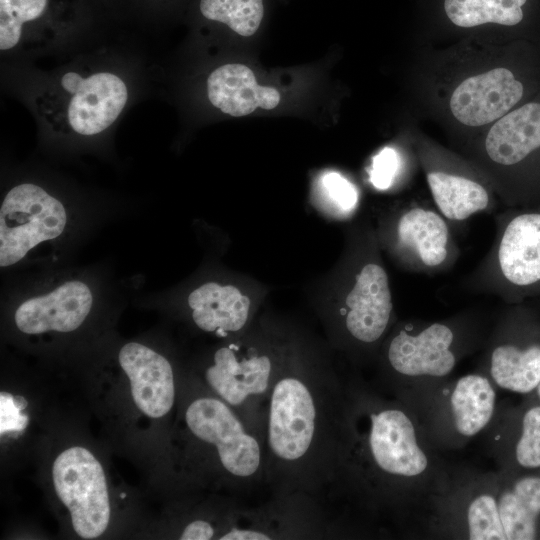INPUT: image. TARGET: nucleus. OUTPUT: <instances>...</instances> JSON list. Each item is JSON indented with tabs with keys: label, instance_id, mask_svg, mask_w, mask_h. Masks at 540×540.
I'll use <instances>...</instances> for the list:
<instances>
[{
	"label": "nucleus",
	"instance_id": "nucleus-31",
	"mask_svg": "<svg viewBox=\"0 0 540 540\" xmlns=\"http://www.w3.org/2000/svg\"><path fill=\"white\" fill-rule=\"evenodd\" d=\"M535 390H536L537 396H538L539 399H540V381H539V383H538V385H537V387H536Z\"/></svg>",
	"mask_w": 540,
	"mask_h": 540
},
{
	"label": "nucleus",
	"instance_id": "nucleus-8",
	"mask_svg": "<svg viewBox=\"0 0 540 540\" xmlns=\"http://www.w3.org/2000/svg\"><path fill=\"white\" fill-rule=\"evenodd\" d=\"M262 344L245 340L218 348L204 371V380L212 393L265 440L268 397L290 356Z\"/></svg>",
	"mask_w": 540,
	"mask_h": 540
},
{
	"label": "nucleus",
	"instance_id": "nucleus-4",
	"mask_svg": "<svg viewBox=\"0 0 540 540\" xmlns=\"http://www.w3.org/2000/svg\"><path fill=\"white\" fill-rule=\"evenodd\" d=\"M478 337L467 316L404 322L389 332L381 350L382 390L406 401L449 379Z\"/></svg>",
	"mask_w": 540,
	"mask_h": 540
},
{
	"label": "nucleus",
	"instance_id": "nucleus-15",
	"mask_svg": "<svg viewBox=\"0 0 540 540\" xmlns=\"http://www.w3.org/2000/svg\"><path fill=\"white\" fill-rule=\"evenodd\" d=\"M340 308V328L349 344L364 351L381 345L389 334L394 308L389 277L377 261L364 262Z\"/></svg>",
	"mask_w": 540,
	"mask_h": 540
},
{
	"label": "nucleus",
	"instance_id": "nucleus-24",
	"mask_svg": "<svg viewBox=\"0 0 540 540\" xmlns=\"http://www.w3.org/2000/svg\"><path fill=\"white\" fill-rule=\"evenodd\" d=\"M527 0H443L448 20L459 28L484 25L515 26L523 17Z\"/></svg>",
	"mask_w": 540,
	"mask_h": 540
},
{
	"label": "nucleus",
	"instance_id": "nucleus-22",
	"mask_svg": "<svg viewBox=\"0 0 540 540\" xmlns=\"http://www.w3.org/2000/svg\"><path fill=\"white\" fill-rule=\"evenodd\" d=\"M208 99L213 106L234 117L245 116L257 108L270 110L280 102V93L261 86L250 68L243 64H225L208 76Z\"/></svg>",
	"mask_w": 540,
	"mask_h": 540
},
{
	"label": "nucleus",
	"instance_id": "nucleus-7",
	"mask_svg": "<svg viewBox=\"0 0 540 540\" xmlns=\"http://www.w3.org/2000/svg\"><path fill=\"white\" fill-rule=\"evenodd\" d=\"M496 388L479 371L447 379L402 402L414 411L436 449H457L492 423L497 411Z\"/></svg>",
	"mask_w": 540,
	"mask_h": 540
},
{
	"label": "nucleus",
	"instance_id": "nucleus-19",
	"mask_svg": "<svg viewBox=\"0 0 540 540\" xmlns=\"http://www.w3.org/2000/svg\"><path fill=\"white\" fill-rule=\"evenodd\" d=\"M92 304L89 286L70 280L45 295L25 300L16 309L14 320L17 328L26 334L70 332L84 322Z\"/></svg>",
	"mask_w": 540,
	"mask_h": 540
},
{
	"label": "nucleus",
	"instance_id": "nucleus-13",
	"mask_svg": "<svg viewBox=\"0 0 540 540\" xmlns=\"http://www.w3.org/2000/svg\"><path fill=\"white\" fill-rule=\"evenodd\" d=\"M56 493L69 509L75 532L84 539L103 534L110 519V504L103 468L83 447H71L54 461Z\"/></svg>",
	"mask_w": 540,
	"mask_h": 540
},
{
	"label": "nucleus",
	"instance_id": "nucleus-3",
	"mask_svg": "<svg viewBox=\"0 0 540 540\" xmlns=\"http://www.w3.org/2000/svg\"><path fill=\"white\" fill-rule=\"evenodd\" d=\"M439 536L469 540H532L540 536V475L452 471L427 505Z\"/></svg>",
	"mask_w": 540,
	"mask_h": 540
},
{
	"label": "nucleus",
	"instance_id": "nucleus-21",
	"mask_svg": "<svg viewBox=\"0 0 540 540\" xmlns=\"http://www.w3.org/2000/svg\"><path fill=\"white\" fill-rule=\"evenodd\" d=\"M486 431L500 469L518 472L540 468V405L527 407L515 419L497 408Z\"/></svg>",
	"mask_w": 540,
	"mask_h": 540
},
{
	"label": "nucleus",
	"instance_id": "nucleus-10",
	"mask_svg": "<svg viewBox=\"0 0 540 540\" xmlns=\"http://www.w3.org/2000/svg\"><path fill=\"white\" fill-rule=\"evenodd\" d=\"M473 163L506 204L520 168L540 151V103L512 109L489 126Z\"/></svg>",
	"mask_w": 540,
	"mask_h": 540
},
{
	"label": "nucleus",
	"instance_id": "nucleus-27",
	"mask_svg": "<svg viewBox=\"0 0 540 540\" xmlns=\"http://www.w3.org/2000/svg\"><path fill=\"white\" fill-rule=\"evenodd\" d=\"M401 165L399 153L392 147H385L372 159L369 180L378 190L389 189L398 175Z\"/></svg>",
	"mask_w": 540,
	"mask_h": 540
},
{
	"label": "nucleus",
	"instance_id": "nucleus-26",
	"mask_svg": "<svg viewBox=\"0 0 540 540\" xmlns=\"http://www.w3.org/2000/svg\"><path fill=\"white\" fill-rule=\"evenodd\" d=\"M312 197L320 209L338 218L350 216L359 200L356 186L334 171L318 176L312 187Z\"/></svg>",
	"mask_w": 540,
	"mask_h": 540
},
{
	"label": "nucleus",
	"instance_id": "nucleus-11",
	"mask_svg": "<svg viewBox=\"0 0 540 540\" xmlns=\"http://www.w3.org/2000/svg\"><path fill=\"white\" fill-rule=\"evenodd\" d=\"M66 223L63 204L45 189L33 183L14 186L0 208V266H11L38 244L57 238Z\"/></svg>",
	"mask_w": 540,
	"mask_h": 540
},
{
	"label": "nucleus",
	"instance_id": "nucleus-2",
	"mask_svg": "<svg viewBox=\"0 0 540 540\" xmlns=\"http://www.w3.org/2000/svg\"><path fill=\"white\" fill-rule=\"evenodd\" d=\"M346 382L328 367L290 356L268 397L266 485L272 494L325 500L342 433Z\"/></svg>",
	"mask_w": 540,
	"mask_h": 540
},
{
	"label": "nucleus",
	"instance_id": "nucleus-29",
	"mask_svg": "<svg viewBox=\"0 0 540 540\" xmlns=\"http://www.w3.org/2000/svg\"><path fill=\"white\" fill-rule=\"evenodd\" d=\"M179 538L181 540H209L215 538V530L208 521L194 519L184 527Z\"/></svg>",
	"mask_w": 540,
	"mask_h": 540
},
{
	"label": "nucleus",
	"instance_id": "nucleus-14",
	"mask_svg": "<svg viewBox=\"0 0 540 540\" xmlns=\"http://www.w3.org/2000/svg\"><path fill=\"white\" fill-rule=\"evenodd\" d=\"M449 221L437 210L413 203L392 222L390 250L398 263L413 273L433 275L451 269L460 250Z\"/></svg>",
	"mask_w": 540,
	"mask_h": 540
},
{
	"label": "nucleus",
	"instance_id": "nucleus-12",
	"mask_svg": "<svg viewBox=\"0 0 540 540\" xmlns=\"http://www.w3.org/2000/svg\"><path fill=\"white\" fill-rule=\"evenodd\" d=\"M50 100L60 105L61 120L82 136L99 134L111 126L128 100L124 80L109 71L65 72L55 82Z\"/></svg>",
	"mask_w": 540,
	"mask_h": 540
},
{
	"label": "nucleus",
	"instance_id": "nucleus-5",
	"mask_svg": "<svg viewBox=\"0 0 540 540\" xmlns=\"http://www.w3.org/2000/svg\"><path fill=\"white\" fill-rule=\"evenodd\" d=\"M493 243L466 285L509 304L540 296V208H512L495 217Z\"/></svg>",
	"mask_w": 540,
	"mask_h": 540
},
{
	"label": "nucleus",
	"instance_id": "nucleus-20",
	"mask_svg": "<svg viewBox=\"0 0 540 540\" xmlns=\"http://www.w3.org/2000/svg\"><path fill=\"white\" fill-rule=\"evenodd\" d=\"M119 363L130 380L136 406L147 416L160 418L173 407L175 383L172 366L161 354L136 342L125 344Z\"/></svg>",
	"mask_w": 540,
	"mask_h": 540
},
{
	"label": "nucleus",
	"instance_id": "nucleus-1",
	"mask_svg": "<svg viewBox=\"0 0 540 540\" xmlns=\"http://www.w3.org/2000/svg\"><path fill=\"white\" fill-rule=\"evenodd\" d=\"M437 451L410 407L350 380L327 496L368 515L403 516L446 487L452 470Z\"/></svg>",
	"mask_w": 540,
	"mask_h": 540
},
{
	"label": "nucleus",
	"instance_id": "nucleus-17",
	"mask_svg": "<svg viewBox=\"0 0 540 540\" xmlns=\"http://www.w3.org/2000/svg\"><path fill=\"white\" fill-rule=\"evenodd\" d=\"M436 209L449 222H464L495 207V190L478 169H469L436 152H421Z\"/></svg>",
	"mask_w": 540,
	"mask_h": 540
},
{
	"label": "nucleus",
	"instance_id": "nucleus-30",
	"mask_svg": "<svg viewBox=\"0 0 540 540\" xmlns=\"http://www.w3.org/2000/svg\"><path fill=\"white\" fill-rule=\"evenodd\" d=\"M130 4L138 9L157 13V10L168 6L170 0H127Z\"/></svg>",
	"mask_w": 540,
	"mask_h": 540
},
{
	"label": "nucleus",
	"instance_id": "nucleus-6",
	"mask_svg": "<svg viewBox=\"0 0 540 540\" xmlns=\"http://www.w3.org/2000/svg\"><path fill=\"white\" fill-rule=\"evenodd\" d=\"M184 420L188 432L211 453L220 475L235 490L247 495L266 485L265 440L229 404L215 394L195 397L185 409Z\"/></svg>",
	"mask_w": 540,
	"mask_h": 540
},
{
	"label": "nucleus",
	"instance_id": "nucleus-25",
	"mask_svg": "<svg viewBox=\"0 0 540 540\" xmlns=\"http://www.w3.org/2000/svg\"><path fill=\"white\" fill-rule=\"evenodd\" d=\"M198 8L205 19L245 37L256 33L264 15L263 0H200Z\"/></svg>",
	"mask_w": 540,
	"mask_h": 540
},
{
	"label": "nucleus",
	"instance_id": "nucleus-16",
	"mask_svg": "<svg viewBox=\"0 0 540 540\" xmlns=\"http://www.w3.org/2000/svg\"><path fill=\"white\" fill-rule=\"evenodd\" d=\"M89 0H0V50L54 40L85 21Z\"/></svg>",
	"mask_w": 540,
	"mask_h": 540
},
{
	"label": "nucleus",
	"instance_id": "nucleus-28",
	"mask_svg": "<svg viewBox=\"0 0 540 540\" xmlns=\"http://www.w3.org/2000/svg\"><path fill=\"white\" fill-rule=\"evenodd\" d=\"M16 398L1 393V433L9 430H21L26 426L27 418L20 415L19 410L26 404H18Z\"/></svg>",
	"mask_w": 540,
	"mask_h": 540
},
{
	"label": "nucleus",
	"instance_id": "nucleus-23",
	"mask_svg": "<svg viewBox=\"0 0 540 540\" xmlns=\"http://www.w3.org/2000/svg\"><path fill=\"white\" fill-rule=\"evenodd\" d=\"M196 326L219 336L242 331L250 315V299L231 285L208 282L188 296Z\"/></svg>",
	"mask_w": 540,
	"mask_h": 540
},
{
	"label": "nucleus",
	"instance_id": "nucleus-9",
	"mask_svg": "<svg viewBox=\"0 0 540 540\" xmlns=\"http://www.w3.org/2000/svg\"><path fill=\"white\" fill-rule=\"evenodd\" d=\"M481 367L497 388L533 392L540 381V322L527 309H509L487 340Z\"/></svg>",
	"mask_w": 540,
	"mask_h": 540
},
{
	"label": "nucleus",
	"instance_id": "nucleus-18",
	"mask_svg": "<svg viewBox=\"0 0 540 540\" xmlns=\"http://www.w3.org/2000/svg\"><path fill=\"white\" fill-rule=\"evenodd\" d=\"M523 84L505 67L470 75L452 90L448 107L453 118L467 127L490 125L522 99Z\"/></svg>",
	"mask_w": 540,
	"mask_h": 540
}]
</instances>
